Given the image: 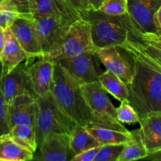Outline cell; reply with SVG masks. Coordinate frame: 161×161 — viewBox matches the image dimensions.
<instances>
[{
    "instance_id": "obj_19",
    "label": "cell",
    "mask_w": 161,
    "mask_h": 161,
    "mask_svg": "<svg viewBox=\"0 0 161 161\" xmlns=\"http://www.w3.org/2000/svg\"><path fill=\"white\" fill-rule=\"evenodd\" d=\"M5 33L6 41L0 59L3 65V75L8 73L28 58L25 51L12 34L9 28L5 30Z\"/></svg>"
},
{
    "instance_id": "obj_1",
    "label": "cell",
    "mask_w": 161,
    "mask_h": 161,
    "mask_svg": "<svg viewBox=\"0 0 161 161\" xmlns=\"http://www.w3.org/2000/svg\"><path fill=\"white\" fill-rule=\"evenodd\" d=\"M133 57L135 74L129 84V103L140 118L161 111V43L130 40L123 46Z\"/></svg>"
},
{
    "instance_id": "obj_17",
    "label": "cell",
    "mask_w": 161,
    "mask_h": 161,
    "mask_svg": "<svg viewBox=\"0 0 161 161\" xmlns=\"http://www.w3.org/2000/svg\"><path fill=\"white\" fill-rule=\"evenodd\" d=\"M28 58L27 71L31 80L33 89L37 96H42L50 91L53 78L54 62L42 58Z\"/></svg>"
},
{
    "instance_id": "obj_8",
    "label": "cell",
    "mask_w": 161,
    "mask_h": 161,
    "mask_svg": "<svg viewBox=\"0 0 161 161\" xmlns=\"http://www.w3.org/2000/svg\"><path fill=\"white\" fill-rule=\"evenodd\" d=\"M94 50H87L75 56L62 58L57 62L80 85L98 81L102 73Z\"/></svg>"
},
{
    "instance_id": "obj_30",
    "label": "cell",
    "mask_w": 161,
    "mask_h": 161,
    "mask_svg": "<svg viewBox=\"0 0 161 161\" xmlns=\"http://www.w3.org/2000/svg\"><path fill=\"white\" fill-rule=\"evenodd\" d=\"M18 15L19 14L14 9L0 6V28L6 30L10 26Z\"/></svg>"
},
{
    "instance_id": "obj_23",
    "label": "cell",
    "mask_w": 161,
    "mask_h": 161,
    "mask_svg": "<svg viewBox=\"0 0 161 161\" xmlns=\"http://www.w3.org/2000/svg\"><path fill=\"white\" fill-rule=\"evenodd\" d=\"M98 82L107 93L112 94L119 102L128 97L129 92L127 84L109 71L102 72L98 76Z\"/></svg>"
},
{
    "instance_id": "obj_16",
    "label": "cell",
    "mask_w": 161,
    "mask_h": 161,
    "mask_svg": "<svg viewBox=\"0 0 161 161\" xmlns=\"http://www.w3.org/2000/svg\"><path fill=\"white\" fill-rule=\"evenodd\" d=\"M82 94L91 113L116 118V108L98 81L80 85Z\"/></svg>"
},
{
    "instance_id": "obj_6",
    "label": "cell",
    "mask_w": 161,
    "mask_h": 161,
    "mask_svg": "<svg viewBox=\"0 0 161 161\" xmlns=\"http://www.w3.org/2000/svg\"><path fill=\"white\" fill-rule=\"evenodd\" d=\"M86 128L102 145L125 144L131 138L130 130L117 119L94 113Z\"/></svg>"
},
{
    "instance_id": "obj_29",
    "label": "cell",
    "mask_w": 161,
    "mask_h": 161,
    "mask_svg": "<svg viewBox=\"0 0 161 161\" xmlns=\"http://www.w3.org/2000/svg\"><path fill=\"white\" fill-rule=\"evenodd\" d=\"M29 1L30 0H3L0 6L10 8L19 15H30Z\"/></svg>"
},
{
    "instance_id": "obj_11",
    "label": "cell",
    "mask_w": 161,
    "mask_h": 161,
    "mask_svg": "<svg viewBox=\"0 0 161 161\" xmlns=\"http://www.w3.org/2000/svg\"><path fill=\"white\" fill-rule=\"evenodd\" d=\"M9 28L28 58L42 57L36 23L31 15H18Z\"/></svg>"
},
{
    "instance_id": "obj_35",
    "label": "cell",
    "mask_w": 161,
    "mask_h": 161,
    "mask_svg": "<svg viewBox=\"0 0 161 161\" xmlns=\"http://www.w3.org/2000/svg\"><path fill=\"white\" fill-rule=\"evenodd\" d=\"M105 0H90L91 9H97Z\"/></svg>"
},
{
    "instance_id": "obj_31",
    "label": "cell",
    "mask_w": 161,
    "mask_h": 161,
    "mask_svg": "<svg viewBox=\"0 0 161 161\" xmlns=\"http://www.w3.org/2000/svg\"><path fill=\"white\" fill-rule=\"evenodd\" d=\"M79 14L91 9L90 0H64Z\"/></svg>"
},
{
    "instance_id": "obj_5",
    "label": "cell",
    "mask_w": 161,
    "mask_h": 161,
    "mask_svg": "<svg viewBox=\"0 0 161 161\" xmlns=\"http://www.w3.org/2000/svg\"><path fill=\"white\" fill-rule=\"evenodd\" d=\"M94 50L91 34L90 24L81 18L74 21L61 42V45L52 53L41 57L57 62L58 60L75 56L87 50Z\"/></svg>"
},
{
    "instance_id": "obj_28",
    "label": "cell",
    "mask_w": 161,
    "mask_h": 161,
    "mask_svg": "<svg viewBox=\"0 0 161 161\" xmlns=\"http://www.w3.org/2000/svg\"><path fill=\"white\" fill-rule=\"evenodd\" d=\"M10 127L8 116V104L0 91V136L9 133Z\"/></svg>"
},
{
    "instance_id": "obj_33",
    "label": "cell",
    "mask_w": 161,
    "mask_h": 161,
    "mask_svg": "<svg viewBox=\"0 0 161 161\" xmlns=\"http://www.w3.org/2000/svg\"><path fill=\"white\" fill-rule=\"evenodd\" d=\"M153 23L157 31L161 34V6L154 13L153 16Z\"/></svg>"
},
{
    "instance_id": "obj_14",
    "label": "cell",
    "mask_w": 161,
    "mask_h": 161,
    "mask_svg": "<svg viewBox=\"0 0 161 161\" xmlns=\"http://www.w3.org/2000/svg\"><path fill=\"white\" fill-rule=\"evenodd\" d=\"M160 6L161 0H127V14L145 32L161 37L153 23V16Z\"/></svg>"
},
{
    "instance_id": "obj_2",
    "label": "cell",
    "mask_w": 161,
    "mask_h": 161,
    "mask_svg": "<svg viewBox=\"0 0 161 161\" xmlns=\"http://www.w3.org/2000/svg\"><path fill=\"white\" fill-rule=\"evenodd\" d=\"M90 24L94 50L111 46H123L130 40L161 43V37L145 32L128 14L109 15L91 9L80 14Z\"/></svg>"
},
{
    "instance_id": "obj_3",
    "label": "cell",
    "mask_w": 161,
    "mask_h": 161,
    "mask_svg": "<svg viewBox=\"0 0 161 161\" xmlns=\"http://www.w3.org/2000/svg\"><path fill=\"white\" fill-rule=\"evenodd\" d=\"M50 91L58 105L75 124L86 127L92 113L86 105L80 85L58 64L54 62Z\"/></svg>"
},
{
    "instance_id": "obj_26",
    "label": "cell",
    "mask_w": 161,
    "mask_h": 161,
    "mask_svg": "<svg viewBox=\"0 0 161 161\" xmlns=\"http://www.w3.org/2000/svg\"><path fill=\"white\" fill-rule=\"evenodd\" d=\"M124 144L102 145L97 151L94 161H117Z\"/></svg>"
},
{
    "instance_id": "obj_27",
    "label": "cell",
    "mask_w": 161,
    "mask_h": 161,
    "mask_svg": "<svg viewBox=\"0 0 161 161\" xmlns=\"http://www.w3.org/2000/svg\"><path fill=\"white\" fill-rule=\"evenodd\" d=\"M97 10L114 16L127 14V0H105Z\"/></svg>"
},
{
    "instance_id": "obj_36",
    "label": "cell",
    "mask_w": 161,
    "mask_h": 161,
    "mask_svg": "<svg viewBox=\"0 0 161 161\" xmlns=\"http://www.w3.org/2000/svg\"><path fill=\"white\" fill-rule=\"evenodd\" d=\"M3 75V65H2V63L0 61V77Z\"/></svg>"
},
{
    "instance_id": "obj_37",
    "label": "cell",
    "mask_w": 161,
    "mask_h": 161,
    "mask_svg": "<svg viewBox=\"0 0 161 161\" xmlns=\"http://www.w3.org/2000/svg\"><path fill=\"white\" fill-rule=\"evenodd\" d=\"M2 1H3V0H0V3H2Z\"/></svg>"
},
{
    "instance_id": "obj_12",
    "label": "cell",
    "mask_w": 161,
    "mask_h": 161,
    "mask_svg": "<svg viewBox=\"0 0 161 161\" xmlns=\"http://www.w3.org/2000/svg\"><path fill=\"white\" fill-rule=\"evenodd\" d=\"M29 13L32 17H52L68 25L80 18L64 0H30Z\"/></svg>"
},
{
    "instance_id": "obj_24",
    "label": "cell",
    "mask_w": 161,
    "mask_h": 161,
    "mask_svg": "<svg viewBox=\"0 0 161 161\" xmlns=\"http://www.w3.org/2000/svg\"><path fill=\"white\" fill-rule=\"evenodd\" d=\"M15 142L19 146L35 153L38 149L36 133L32 127L26 124H19L11 127L9 133Z\"/></svg>"
},
{
    "instance_id": "obj_21",
    "label": "cell",
    "mask_w": 161,
    "mask_h": 161,
    "mask_svg": "<svg viewBox=\"0 0 161 161\" xmlns=\"http://www.w3.org/2000/svg\"><path fill=\"white\" fill-rule=\"evenodd\" d=\"M33 157V153L19 146L9 134L0 136V161H27Z\"/></svg>"
},
{
    "instance_id": "obj_4",
    "label": "cell",
    "mask_w": 161,
    "mask_h": 161,
    "mask_svg": "<svg viewBox=\"0 0 161 161\" xmlns=\"http://www.w3.org/2000/svg\"><path fill=\"white\" fill-rule=\"evenodd\" d=\"M38 111L35 133L37 146L50 133H66L70 135L75 123L63 112L53 96L48 91L37 97Z\"/></svg>"
},
{
    "instance_id": "obj_34",
    "label": "cell",
    "mask_w": 161,
    "mask_h": 161,
    "mask_svg": "<svg viewBox=\"0 0 161 161\" xmlns=\"http://www.w3.org/2000/svg\"><path fill=\"white\" fill-rule=\"evenodd\" d=\"M5 41H6V33H5V30L0 28V59H1L2 52H3V47H4Z\"/></svg>"
},
{
    "instance_id": "obj_13",
    "label": "cell",
    "mask_w": 161,
    "mask_h": 161,
    "mask_svg": "<svg viewBox=\"0 0 161 161\" xmlns=\"http://www.w3.org/2000/svg\"><path fill=\"white\" fill-rule=\"evenodd\" d=\"M37 98L28 94H20L8 102L9 127L19 124H26L35 130L38 111Z\"/></svg>"
},
{
    "instance_id": "obj_25",
    "label": "cell",
    "mask_w": 161,
    "mask_h": 161,
    "mask_svg": "<svg viewBox=\"0 0 161 161\" xmlns=\"http://www.w3.org/2000/svg\"><path fill=\"white\" fill-rule=\"evenodd\" d=\"M121 103L117 108H116V118L122 124H133L138 123L139 116L135 108L129 103L127 99L121 101Z\"/></svg>"
},
{
    "instance_id": "obj_15",
    "label": "cell",
    "mask_w": 161,
    "mask_h": 161,
    "mask_svg": "<svg viewBox=\"0 0 161 161\" xmlns=\"http://www.w3.org/2000/svg\"><path fill=\"white\" fill-rule=\"evenodd\" d=\"M39 153L33 160L42 161L70 160L69 135L66 133H50L44 138Z\"/></svg>"
},
{
    "instance_id": "obj_9",
    "label": "cell",
    "mask_w": 161,
    "mask_h": 161,
    "mask_svg": "<svg viewBox=\"0 0 161 161\" xmlns=\"http://www.w3.org/2000/svg\"><path fill=\"white\" fill-rule=\"evenodd\" d=\"M33 19L42 52V57H44L54 51L61 45L71 25L52 17H33Z\"/></svg>"
},
{
    "instance_id": "obj_18",
    "label": "cell",
    "mask_w": 161,
    "mask_h": 161,
    "mask_svg": "<svg viewBox=\"0 0 161 161\" xmlns=\"http://www.w3.org/2000/svg\"><path fill=\"white\" fill-rule=\"evenodd\" d=\"M140 134L148 153L161 151V111L140 118Z\"/></svg>"
},
{
    "instance_id": "obj_22",
    "label": "cell",
    "mask_w": 161,
    "mask_h": 161,
    "mask_svg": "<svg viewBox=\"0 0 161 161\" xmlns=\"http://www.w3.org/2000/svg\"><path fill=\"white\" fill-rule=\"evenodd\" d=\"M131 138L124 144V149L117 161H132L144 159L148 155V151L143 143L139 129L132 131Z\"/></svg>"
},
{
    "instance_id": "obj_7",
    "label": "cell",
    "mask_w": 161,
    "mask_h": 161,
    "mask_svg": "<svg viewBox=\"0 0 161 161\" xmlns=\"http://www.w3.org/2000/svg\"><path fill=\"white\" fill-rule=\"evenodd\" d=\"M97 60L106 70L129 84L135 74V61L130 53L119 46H111L94 50Z\"/></svg>"
},
{
    "instance_id": "obj_20",
    "label": "cell",
    "mask_w": 161,
    "mask_h": 161,
    "mask_svg": "<svg viewBox=\"0 0 161 161\" xmlns=\"http://www.w3.org/2000/svg\"><path fill=\"white\" fill-rule=\"evenodd\" d=\"M102 145L94 138L83 126L75 124L69 135L70 160L78 154Z\"/></svg>"
},
{
    "instance_id": "obj_32",
    "label": "cell",
    "mask_w": 161,
    "mask_h": 161,
    "mask_svg": "<svg viewBox=\"0 0 161 161\" xmlns=\"http://www.w3.org/2000/svg\"><path fill=\"white\" fill-rule=\"evenodd\" d=\"M99 147L92 148V149H87L81 153L78 154L75 157H72L70 160L72 161H94L97 151L99 150Z\"/></svg>"
},
{
    "instance_id": "obj_10",
    "label": "cell",
    "mask_w": 161,
    "mask_h": 161,
    "mask_svg": "<svg viewBox=\"0 0 161 161\" xmlns=\"http://www.w3.org/2000/svg\"><path fill=\"white\" fill-rule=\"evenodd\" d=\"M27 65L28 61L25 59L8 73L0 77V91L7 103L20 94H28L35 98L38 97L28 75Z\"/></svg>"
}]
</instances>
